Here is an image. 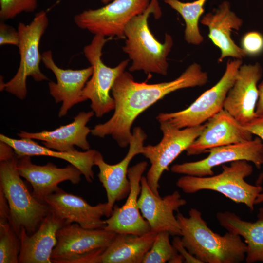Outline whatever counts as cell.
<instances>
[{
  "instance_id": "6da1fadb",
  "label": "cell",
  "mask_w": 263,
  "mask_h": 263,
  "mask_svg": "<svg viewBox=\"0 0 263 263\" xmlns=\"http://www.w3.org/2000/svg\"><path fill=\"white\" fill-rule=\"evenodd\" d=\"M207 81V73L197 63L190 65L177 78L155 84L137 82L124 71L111 90L115 103L113 116L107 122L95 125L91 133L101 138L111 135L120 147L126 148L132 136V124L140 113L173 92L202 86Z\"/></svg>"
},
{
  "instance_id": "7a4b0ae2",
  "label": "cell",
  "mask_w": 263,
  "mask_h": 263,
  "mask_svg": "<svg viewBox=\"0 0 263 263\" xmlns=\"http://www.w3.org/2000/svg\"><path fill=\"white\" fill-rule=\"evenodd\" d=\"M176 216L183 245L201 263H240L245 260L247 245L240 235L214 232L195 208L189 210L188 217L180 212Z\"/></svg>"
},
{
  "instance_id": "3957f363",
  "label": "cell",
  "mask_w": 263,
  "mask_h": 263,
  "mask_svg": "<svg viewBox=\"0 0 263 263\" xmlns=\"http://www.w3.org/2000/svg\"><path fill=\"white\" fill-rule=\"evenodd\" d=\"M158 1L150 0L146 10L133 17L125 29L126 40L122 50L132 61V65L129 68L131 72L143 71L146 74L167 75V57L173 45V38L170 34L166 33L164 42H159L148 24V19L151 14L156 19L162 15Z\"/></svg>"
},
{
  "instance_id": "277c9868",
  "label": "cell",
  "mask_w": 263,
  "mask_h": 263,
  "mask_svg": "<svg viewBox=\"0 0 263 263\" xmlns=\"http://www.w3.org/2000/svg\"><path fill=\"white\" fill-rule=\"evenodd\" d=\"M18 157L0 161V190L8 204L10 222L19 235L22 228L29 235L38 229L50 212L48 206L31 194L21 178L17 168Z\"/></svg>"
},
{
  "instance_id": "5b68a950",
  "label": "cell",
  "mask_w": 263,
  "mask_h": 263,
  "mask_svg": "<svg viewBox=\"0 0 263 263\" xmlns=\"http://www.w3.org/2000/svg\"><path fill=\"white\" fill-rule=\"evenodd\" d=\"M222 167V172L217 175L205 177L184 175L178 179L176 185L188 194L203 190L218 192L254 211L255 200L263 188L261 185H252L245 180L252 173L253 166L247 161L238 160Z\"/></svg>"
},
{
  "instance_id": "8992f818",
  "label": "cell",
  "mask_w": 263,
  "mask_h": 263,
  "mask_svg": "<svg viewBox=\"0 0 263 263\" xmlns=\"http://www.w3.org/2000/svg\"><path fill=\"white\" fill-rule=\"evenodd\" d=\"M48 24L47 13L44 10L36 13L30 23H19V65L16 74L9 81L4 83L2 80V83L0 82V91L5 90L23 100L27 94L28 77H32L37 82L48 80L40 69L41 55L39 51L40 39Z\"/></svg>"
},
{
  "instance_id": "52a82bcc",
  "label": "cell",
  "mask_w": 263,
  "mask_h": 263,
  "mask_svg": "<svg viewBox=\"0 0 263 263\" xmlns=\"http://www.w3.org/2000/svg\"><path fill=\"white\" fill-rule=\"evenodd\" d=\"M116 234L104 228H85L75 223L65 224L57 232L52 262L97 263Z\"/></svg>"
},
{
  "instance_id": "ba28073f",
  "label": "cell",
  "mask_w": 263,
  "mask_h": 263,
  "mask_svg": "<svg viewBox=\"0 0 263 263\" xmlns=\"http://www.w3.org/2000/svg\"><path fill=\"white\" fill-rule=\"evenodd\" d=\"M112 38L94 35L91 42L83 48V54L93 68V73L83 88L82 95L85 101L90 100L91 108L97 117L114 109V100L110 92L129 62V59H126L114 67H110L102 61V49Z\"/></svg>"
},
{
  "instance_id": "9c48e42d",
  "label": "cell",
  "mask_w": 263,
  "mask_h": 263,
  "mask_svg": "<svg viewBox=\"0 0 263 263\" xmlns=\"http://www.w3.org/2000/svg\"><path fill=\"white\" fill-rule=\"evenodd\" d=\"M242 64L241 59L228 60L218 82L204 92L188 107L178 112L160 113L157 120L159 122H167L179 129L203 124L224 108L226 95Z\"/></svg>"
},
{
  "instance_id": "30bf717a",
  "label": "cell",
  "mask_w": 263,
  "mask_h": 263,
  "mask_svg": "<svg viewBox=\"0 0 263 263\" xmlns=\"http://www.w3.org/2000/svg\"><path fill=\"white\" fill-rule=\"evenodd\" d=\"M159 123L163 133L161 140L154 146H144L141 153L150 163L146 177L150 188L158 196H160L159 180L162 173L183 151L188 149L205 127V124H203L179 129L167 122Z\"/></svg>"
},
{
  "instance_id": "8fae6325",
  "label": "cell",
  "mask_w": 263,
  "mask_h": 263,
  "mask_svg": "<svg viewBox=\"0 0 263 263\" xmlns=\"http://www.w3.org/2000/svg\"><path fill=\"white\" fill-rule=\"evenodd\" d=\"M150 0H113L104 6L87 9L76 14L75 25L94 35L124 38L127 24L135 16L143 13Z\"/></svg>"
},
{
  "instance_id": "7c38bea8",
  "label": "cell",
  "mask_w": 263,
  "mask_h": 263,
  "mask_svg": "<svg viewBox=\"0 0 263 263\" xmlns=\"http://www.w3.org/2000/svg\"><path fill=\"white\" fill-rule=\"evenodd\" d=\"M207 152H209V155L203 159L173 165L171 171L186 175L205 177L214 175L212 169L214 167L235 161L251 162L258 169L263 165V143L258 137L241 143L213 148Z\"/></svg>"
},
{
  "instance_id": "4fadbf2b",
  "label": "cell",
  "mask_w": 263,
  "mask_h": 263,
  "mask_svg": "<svg viewBox=\"0 0 263 263\" xmlns=\"http://www.w3.org/2000/svg\"><path fill=\"white\" fill-rule=\"evenodd\" d=\"M147 137L141 127L134 128L128 153L120 162L115 164L107 163L101 153L98 151L96 152L94 164L99 169L97 176L106 190L107 203L112 213L115 203L127 197L129 193L131 186L128 177V167L135 156L142 153Z\"/></svg>"
},
{
  "instance_id": "5bb4252c",
  "label": "cell",
  "mask_w": 263,
  "mask_h": 263,
  "mask_svg": "<svg viewBox=\"0 0 263 263\" xmlns=\"http://www.w3.org/2000/svg\"><path fill=\"white\" fill-rule=\"evenodd\" d=\"M50 211L65 224L77 223L87 229H101L106 226L102 217H109L112 212L107 203L92 206L82 197L59 188L43 200Z\"/></svg>"
},
{
  "instance_id": "9a60e30c",
  "label": "cell",
  "mask_w": 263,
  "mask_h": 263,
  "mask_svg": "<svg viewBox=\"0 0 263 263\" xmlns=\"http://www.w3.org/2000/svg\"><path fill=\"white\" fill-rule=\"evenodd\" d=\"M148 163L142 161L129 168L128 177L130 190L124 204L119 207L114 205L111 215L105 220L104 229L116 234L142 235L150 231L148 222L144 218L138 207L141 192V179Z\"/></svg>"
},
{
  "instance_id": "2e32d148",
  "label": "cell",
  "mask_w": 263,
  "mask_h": 263,
  "mask_svg": "<svg viewBox=\"0 0 263 263\" xmlns=\"http://www.w3.org/2000/svg\"><path fill=\"white\" fill-rule=\"evenodd\" d=\"M141 189L138 207L142 215L148 222L150 231H167L172 236H181V229L174 212L187 204L177 190L161 197L150 188L146 177L141 179Z\"/></svg>"
},
{
  "instance_id": "e0dca14e",
  "label": "cell",
  "mask_w": 263,
  "mask_h": 263,
  "mask_svg": "<svg viewBox=\"0 0 263 263\" xmlns=\"http://www.w3.org/2000/svg\"><path fill=\"white\" fill-rule=\"evenodd\" d=\"M262 74V67L258 62L242 64L225 100L223 109L243 125L257 115L258 83Z\"/></svg>"
},
{
  "instance_id": "ac0fdd59",
  "label": "cell",
  "mask_w": 263,
  "mask_h": 263,
  "mask_svg": "<svg viewBox=\"0 0 263 263\" xmlns=\"http://www.w3.org/2000/svg\"><path fill=\"white\" fill-rule=\"evenodd\" d=\"M41 61L56 78V82L49 81V91L56 103L62 102L58 117H63L74 105L85 101L82 91L92 75L93 68L91 66L79 70L60 68L55 62L50 50L42 53Z\"/></svg>"
},
{
  "instance_id": "d6986e66",
  "label": "cell",
  "mask_w": 263,
  "mask_h": 263,
  "mask_svg": "<svg viewBox=\"0 0 263 263\" xmlns=\"http://www.w3.org/2000/svg\"><path fill=\"white\" fill-rule=\"evenodd\" d=\"M252 139L253 135L223 109L207 121L200 135L186 150L187 155H198L213 148Z\"/></svg>"
},
{
  "instance_id": "ffe728a7",
  "label": "cell",
  "mask_w": 263,
  "mask_h": 263,
  "mask_svg": "<svg viewBox=\"0 0 263 263\" xmlns=\"http://www.w3.org/2000/svg\"><path fill=\"white\" fill-rule=\"evenodd\" d=\"M17 168L20 176L31 185L33 196L42 202L58 189L59 183L69 181L73 184H78L82 174L72 164L65 168H58L51 162L43 166L35 165L27 155L18 157Z\"/></svg>"
},
{
  "instance_id": "44dd1931",
  "label": "cell",
  "mask_w": 263,
  "mask_h": 263,
  "mask_svg": "<svg viewBox=\"0 0 263 263\" xmlns=\"http://www.w3.org/2000/svg\"><path fill=\"white\" fill-rule=\"evenodd\" d=\"M200 22L208 27L209 39L220 50L218 62L227 57L241 60L246 57L244 50L231 38L232 32L239 30L243 21L231 10L229 1H224L212 12L205 15Z\"/></svg>"
},
{
  "instance_id": "7402d4cb",
  "label": "cell",
  "mask_w": 263,
  "mask_h": 263,
  "mask_svg": "<svg viewBox=\"0 0 263 263\" xmlns=\"http://www.w3.org/2000/svg\"><path fill=\"white\" fill-rule=\"evenodd\" d=\"M92 111L81 112L74 117L73 121L53 130L29 132L20 131L18 133L20 138H28L42 141L44 146L59 151L68 152L75 150L74 146L84 150H90L87 136L91 130L86 126L93 116Z\"/></svg>"
},
{
  "instance_id": "603a6c76",
  "label": "cell",
  "mask_w": 263,
  "mask_h": 263,
  "mask_svg": "<svg viewBox=\"0 0 263 263\" xmlns=\"http://www.w3.org/2000/svg\"><path fill=\"white\" fill-rule=\"evenodd\" d=\"M64 225L63 221L50 212L32 234L29 235L22 228L19 234V263H52L51 256L56 244V233Z\"/></svg>"
},
{
  "instance_id": "cb8c5ba5",
  "label": "cell",
  "mask_w": 263,
  "mask_h": 263,
  "mask_svg": "<svg viewBox=\"0 0 263 263\" xmlns=\"http://www.w3.org/2000/svg\"><path fill=\"white\" fill-rule=\"evenodd\" d=\"M0 141L11 146L18 157L47 156L61 159L79 169L88 182L92 183L94 179L93 167L95 165L94 159L97 151L95 150L90 149L85 151L75 150L68 152L54 150L40 145L30 138L17 139L3 134H0Z\"/></svg>"
},
{
  "instance_id": "d4e9b609",
  "label": "cell",
  "mask_w": 263,
  "mask_h": 263,
  "mask_svg": "<svg viewBox=\"0 0 263 263\" xmlns=\"http://www.w3.org/2000/svg\"><path fill=\"white\" fill-rule=\"evenodd\" d=\"M216 218L227 231L244 239L247 245L246 263H263V207L259 209L257 220L254 222L243 220L228 211L218 212Z\"/></svg>"
},
{
  "instance_id": "484cf974",
  "label": "cell",
  "mask_w": 263,
  "mask_h": 263,
  "mask_svg": "<svg viewBox=\"0 0 263 263\" xmlns=\"http://www.w3.org/2000/svg\"><path fill=\"white\" fill-rule=\"evenodd\" d=\"M156 234L151 231L142 235L116 234L98 258L97 263H142Z\"/></svg>"
},
{
  "instance_id": "4316f807",
  "label": "cell",
  "mask_w": 263,
  "mask_h": 263,
  "mask_svg": "<svg viewBox=\"0 0 263 263\" xmlns=\"http://www.w3.org/2000/svg\"><path fill=\"white\" fill-rule=\"evenodd\" d=\"M208 0H196L184 2L179 0H164L165 3L177 12L185 23L184 38L187 42L194 45L204 41L199 28L200 18L204 12V5Z\"/></svg>"
},
{
  "instance_id": "83f0119b",
  "label": "cell",
  "mask_w": 263,
  "mask_h": 263,
  "mask_svg": "<svg viewBox=\"0 0 263 263\" xmlns=\"http://www.w3.org/2000/svg\"><path fill=\"white\" fill-rule=\"evenodd\" d=\"M167 231L157 233L154 241L145 255L142 263H182L183 257L178 253L169 240Z\"/></svg>"
},
{
  "instance_id": "f1b7e54d",
  "label": "cell",
  "mask_w": 263,
  "mask_h": 263,
  "mask_svg": "<svg viewBox=\"0 0 263 263\" xmlns=\"http://www.w3.org/2000/svg\"><path fill=\"white\" fill-rule=\"evenodd\" d=\"M19 251V238L9 217H0V263H18Z\"/></svg>"
},
{
  "instance_id": "f546056e",
  "label": "cell",
  "mask_w": 263,
  "mask_h": 263,
  "mask_svg": "<svg viewBox=\"0 0 263 263\" xmlns=\"http://www.w3.org/2000/svg\"><path fill=\"white\" fill-rule=\"evenodd\" d=\"M38 7V0H0V18L13 19L23 12H33Z\"/></svg>"
},
{
  "instance_id": "4dcf8cb0",
  "label": "cell",
  "mask_w": 263,
  "mask_h": 263,
  "mask_svg": "<svg viewBox=\"0 0 263 263\" xmlns=\"http://www.w3.org/2000/svg\"><path fill=\"white\" fill-rule=\"evenodd\" d=\"M241 45L247 56L258 55L263 52V35L257 31L248 32L243 37Z\"/></svg>"
},
{
  "instance_id": "1f68e13d",
  "label": "cell",
  "mask_w": 263,
  "mask_h": 263,
  "mask_svg": "<svg viewBox=\"0 0 263 263\" xmlns=\"http://www.w3.org/2000/svg\"><path fill=\"white\" fill-rule=\"evenodd\" d=\"M244 128L252 135L259 137L263 143V113L257 115L250 121L243 125ZM263 181V171L256 181V185H261Z\"/></svg>"
},
{
  "instance_id": "d6a6232c",
  "label": "cell",
  "mask_w": 263,
  "mask_h": 263,
  "mask_svg": "<svg viewBox=\"0 0 263 263\" xmlns=\"http://www.w3.org/2000/svg\"><path fill=\"white\" fill-rule=\"evenodd\" d=\"M19 34L17 30L1 22L0 24V45H12L18 46Z\"/></svg>"
},
{
  "instance_id": "836d02e7",
  "label": "cell",
  "mask_w": 263,
  "mask_h": 263,
  "mask_svg": "<svg viewBox=\"0 0 263 263\" xmlns=\"http://www.w3.org/2000/svg\"><path fill=\"white\" fill-rule=\"evenodd\" d=\"M179 236H175L173 238L172 244L184 259V263H201L194 256L190 254L186 248L183 245Z\"/></svg>"
},
{
  "instance_id": "e575fe53",
  "label": "cell",
  "mask_w": 263,
  "mask_h": 263,
  "mask_svg": "<svg viewBox=\"0 0 263 263\" xmlns=\"http://www.w3.org/2000/svg\"><path fill=\"white\" fill-rule=\"evenodd\" d=\"M258 99L256 107V113L261 114L263 113V81L258 85Z\"/></svg>"
},
{
  "instance_id": "d590c367",
  "label": "cell",
  "mask_w": 263,
  "mask_h": 263,
  "mask_svg": "<svg viewBox=\"0 0 263 263\" xmlns=\"http://www.w3.org/2000/svg\"><path fill=\"white\" fill-rule=\"evenodd\" d=\"M263 202V192L260 193L257 196L255 204H259Z\"/></svg>"
},
{
  "instance_id": "8d00e7d4",
  "label": "cell",
  "mask_w": 263,
  "mask_h": 263,
  "mask_svg": "<svg viewBox=\"0 0 263 263\" xmlns=\"http://www.w3.org/2000/svg\"><path fill=\"white\" fill-rule=\"evenodd\" d=\"M113 0H101V2L104 4H107L109 2H111Z\"/></svg>"
},
{
  "instance_id": "74e56055",
  "label": "cell",
  "mask_w": 263,
  "mask_h": 263,
  "mask_svg": "<svg viewBox=\"0 0 263 263\" xmlns=\"http://www.w3.org/2000/svg\"></svg>"
}]
</instances>
